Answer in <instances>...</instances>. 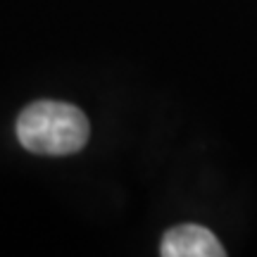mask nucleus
I'll list each match as a JSON object with an SVG mask.
<instances>
[{"label":"nucleus","mask_w":257,"mask_h":257,"mask_svg":"<svg viewBox=\"0 0 257 257\" xmlns=\"http://www.w3.org/2000/svg\"><path fill=\"white\" fill-rule=\"evenodd\" d=\"M91 124L79 107L60 100L31 102L17 119V138L36 155H72L88 143Z\"/></svg>","instance_id":"1"},{"label":"nucleus","mask_w":257,"mask_h":257,"mask_svg":"<svg viewBox=\"0 0 257 257\" xmlns=\"http://www.w3.org/2000/svg\"><path fill=\"white\" fill-rule=\"evenodd\" d=\"M160 252L165 257H224V248L210 229L198 224L174 226L165 233Z\"/></svg>","instance_id":"2"}]
</instances>
